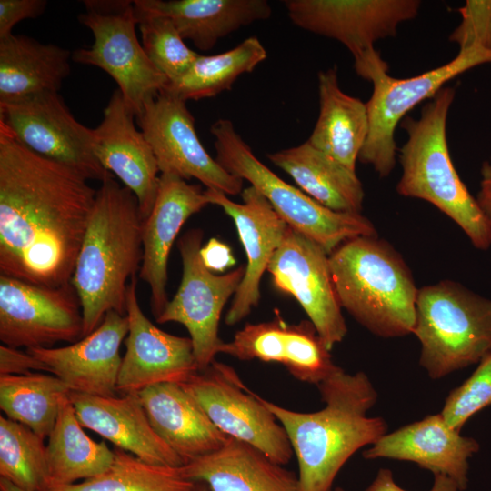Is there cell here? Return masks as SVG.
Segmentation results:
<instances>
[{
	"mask_svg": "<svg viewBox=\"0 0 491 491\" xmlns=\"http://www.w3.org/2000/svg\"><path fill=\"white\" fill-rule=\"evenodd\" d=\"M95 195L85 177L0 124V274L45 286L71 282Z\"/></svg>",
	"mask_w": 491,
	"mask_h": 491,
	"instance_id": "cell-1",
	"label": "cell"
},
{
	"mask_svg": "<svg viewBox=\"0 0 491 491\" xmlns=\"http://www.w3.org/2000/svg\"><path fill=\"white\" fill-rule=\"evenodd\" d=\"M325 407L292 411L260 396L284 427L298 462L301 491H330L345 463L357 450L386 434L382 417H369L377 393L364 372L337 367L317 386Z\"/></svg>",
	"mask_w": 491,
	"mask_h": 491,
	"instance_id": "cell-2",
	"label": "cell"
},
{
	"mask_svg": "<svg viewBox=\"0 0 491 491\" xmlns=\"http://www.w3.org/2000/svg\"><path fill=\"white\" fill-rule=\"evenodd\" d=\"M143 221L130 189L113 175L101 182L71 278L81 302L83 337L109 311L125 315L127 281L143 260Z\"/></svg>",
	"mask_w": 491,
	"mask_h": 491,
	"instance_id": "cell-3",
	"label": "cell"
},
{
	"mask_svg": "<svg viewBox=\"0 0 491 491\" xmlns=\"http://www.w3.org/2000/svg\"><path fill=\"white\" fill-rule=\"evenodd\" d=\"M456 91L446 86L422 107L418 118L405 116L407 139L398 151L400 195L426 201L451 218L480 250L491 246V225L458 175L448 149L446 120Z\"/></svg>",
	"mask_w": 491,
	"mask_h": 491,
	"instance_id": "cell-4",
	"label": "cell"
},
{
	"mask_svg": "<svg viewBox=\"0 0 491 491\" xmlns=\"http://www.w3.org/2000/svg\"><path fill=\"white\" fill-rule=\"evenodd\" d=\"M328 258L342 308L376 336L412 334L418 288L392 246L377 236H358L342 243Z\"/></svg>",
	"mask_w": 491,
	"mask_h": 491,
	"instance_id": "cell-5",
	"label": "cell"
},
{
	"mask_svg": "<svg viewBox=\"0 0 491 491\" xmlns=\"http://www.w3.org/2000/svg\"><path fill=\"white\" fill-rule=\"evenodd\" d=\"M412 334L433 379L479 363L491 352V300L452 280L423 286Z\"/></svg>",
	"mask_w": 491,
	"mask_h": 491,
	"instance_id": "cell-6",
	"label": "cell"
},
{
	"mask_svg": "<svg viewBox=\"0 0 491 491\" xmlns=\"http://www.w3.org/2000/svg\"><path fill=\"white\" fill-rule=\"evenodd\" d=\"M210 132L216 161L230 174L249 182L290 228L316 243L328 255L349 239L377 236L371 221L361 214L330 210L282 180L257 159L231 120L215 121Z\"/></svg>",
	"mask_w": 491,
	"mask_h": 491,
	"instance_id": "cell-7",
	"label": "cell"
},
{
	"mask_svg": "<svg viewBox=\"0 0 491 491\" xmlns=\"http://www.w3.org/2000/svg\"><path fill=\"white\" fill-rule=\"evenodd\" d=\"M486 63H491V50L471 48L421 75L395 78L388 75V66L376 49L354 62L356 74L373 84L366 102L369 131L358 160L371 165L379 177L389 175L396 161L395 131L406 114L431 99L448 81Z\"/></svg>",
	"mask_w": 491,
	"mask_h": 491,
	"instance_id": "cell-8",
	"label": "cell"
},
{
	"mask_svg": "<svg viewBox=\"0 0 491 491\" xmlns=\"http://www.w3.org/2000/svg\"><path fill=\"white\" fill-rule=\"evenodd\" d=\"M79 21L94 35L88 47L72 54L73 61L106 72L118 85L135 117L145 104L167 85V78L154 65L139 42L134 1L85 0Z\"/></svg>",
	"mask_w": 491,
	"mask_h": 491,
	"instance_id": "cell-9",
	"label": "cell"
},
{
	"mask_svg": "<svg viewBox=\"0 0 491 491\" xmlns=\"http://www.w3.org/2000/svg\"><path fill=\"white\" fill-rule=\"evenodd\" d=\"M180 385L226 436L258 448L282 466L291 460L294 451L284 427L232 366L214 360Z\"/></svg>",
	"mask_w": 491,
	"mask_h": 491,
	"instance_id": "cell-10",
	"label": "cell"
},
{
	"mask_svg": "<svg viewBox=\"0 0 491 491\" xmlns=\"http://www.w3.org/2000/svg\"><path fill=\"white\" fill-rule=\"evenodd\" d=\"M203 231L190 229L178 240L183 276L180 286L156 322H177L187 329L199 371L205 370L219 354L223 341L218 326L224 306L235 295L246 271L240 266L225 275H215L201 257Z\"/></svg>",
	"mask_w": 491,
	"mask_h": 491,
	"instance_id": "cell-11",
	"label": "cell"
},
{
	"mask_svg": "<svg viewBox=\"0 0 491 491\" xmlns=\"http://www.w3.org/2000/svg\"><path fill=\"white\" fill-rule=\"evenodd\" d=\"M0 124L31 151L72 168L87 180L103 182L113 175L94 155L93 129L74 117L58 92L0 103Z\"/></svg>",
	"mask_w": 491,
	"mask_h": 491,
	"instance_id": "cell-12",
	"label": "cell"
},
{
	"mask_svg": "<svg viewBox=\"0 0 491 491\" xmlns=\"http://www.w3.org/2000/svg\"><path fill=\"white\" fill-rule=\"evenodd\" d=\"M83 326L81 302L71 282L45 286L0 275L3 345L29 349L76 342Z\"/></svg>",
	"mask_w": 491,
	"mask_h": 491,
	"instance_id": "cell-13",
	"label": "cell"
},
{
	"mask_svg": "<svg viewBox=\"0 0 491 491\" xmlns=\"http://www.w3.org/2000/svg\"><path fill=\"white\" fill-rule=\"evenodd\" d=\"M185 103L162 91L147 101L135 117L161 174H173L186 181L195 178L206 188L226 195L240 194L243 180L226 171L207 153Z\"/></svg>",
	"mask_w": 491,
	"mask_h": 491,
	"instance_id": "cell-14",
	"label": "cell"
},
{
	"mask_svg": "<svg viewBox=\"0 0 491 491\" xmlns=\"http://www.w3.org/2000/svg\"><path fill=\"white\" fill-rule=\"evenodd\" d=\"M328 256L316 243L288 227L267 271L275 288L294 296L331 350L344 339L347 327Z\"/></svg>",
	"mask_w": 491,
	"mask_h": 491,
	"instance_id": "cell-15",
	"label": "cell"
},
{
	"mask_svg": "<svg viewBox=\"0 0 491 491\" xmlns=\"http://www.w3.org/2000/svg\"><path fill=\"white\" fill-rule=\"evenodd\" d=\"M296 26L343 44L354 61L395 36L398 25L416 18L419 0H286Z\"/></svg>",
	"mask_w": 491,
	"mask_h": 491,
	"instance_id": "cell-16",
	"label": "cell"
},
{
	"mask_svg": "<svg viewBox=\"0 0 491 491\" xmlns=\"http://www.w3.org/2000/svg\"><path fill=\"white\" fill-rule=\"evenodd\" d=\"M136 284L134 276L126 289L128 334L116 386L121 394L138 393L160 383L183 384L199 371L190 337L174 336L155 326L140 307Z\"/></svg>",
	"mask_w": 491,
	"mask_h": 491,
	"instance_id": "cell-17",
	"label": "cell"
},
{
	"mask_svg": "<svg viewBox=\"0 0 491 491\" xmlns=\"http://www.w3.org/2000/svg\"><path fill=\"white\" fill-rule=\"evenodd\" d=\"M219 353L242 361L278 363L296 379L317 386L338 366L310 320L286 323L279 314L270 321L246 324Z\"/></svg>",
	"mask_w": 491,
	"mask_h": 491,
	"instance_id": "cell-18",
	"label": "cell"
},
{
	"mask_svg": "<svg viewBox=\"0 0 491 491\" xmlns=\"http://www.w3.org/2000/svg\"><path fill=\"white\" fill-rule=\"evenodd\" d=\"M205 194L210 204L220 206L233 219L246 255L244 277L225 318L227 326H234L258 305L262 276L289 226L252 185L242 191L243 203L215 189L206 188Z\"/></svg>",
	"mask_w": 491,
	"mask_h": 491,
	"instance_id": "cell-19",
	"label": "cell"
},
{
	"mask_svg": "<svg viewBox=\"0 0 491 491\" xmlns=\"http://www.w3.org/2000/svg\"><path fill=\"white\" fill-rule=\"evenodd\" d=\"M135 119L122 93L115 89L102 121L93 129L92 149L100 165L135 194L145 220L157 195L160 170L149 143L135 127Z\"/></svg>",
	"mask_w": 491,
	"mask_h": 491,
	"instance_id": "cell-20",
	"label": "cell"
},
{
	"mask_svg": "<svg viewBox=\"0 0 491 491\" xmlns=\"http://www.w3.org/2000/svg\"><path fill=\"white\" fill-rule=\"evenodd\" d=\"M128 334L125 315L109 311L89 335L63 347L26 349L73 392L102 396L116 395L122 363L120 346Z\"/></svg>",
	"mask_w": 491,
	"mask_h": 491,
	"instance_id": "cell-21",
	"label": "cell"
},
{
	"mask_svg": "<svg viewBox=\"0 0 491 491\" xmlns=\"http://www.w3.org/2000/svg\"><path fill=\"white\" fill-rule=\"evenodd\" d=\"M209 204L200 185L188 184L173 174L160 175L154 206L143 221V260L139 270L140 278L149 286L155 319L169 302L167 262L173 244L186 220Z\"/></svg>",
	"mask_w": 491,
	"mask_h": 491,
	"instance_id": "cell-22",
	"label": "cell"
},
{
	"mask_svg": "<svg viewBox=\"0 0 491 491\" xmlns=\"http://www.w3.org/2000/svg\"><path fill=\"white\" fill-rule=\"evenodd\" d=\"M478 450L476 439L461 436L439 413L385 434L362 455L414 462L434 475L449 476L462 491L467 486L468 459Z\"/></svg>",
	"mask_w": 491,
	"mask_h": 491,
	"instance_id": "cell-23",
	"label": "cell"
},
{
	"mask_svg": "<svg viewBox=\"0 0 491 491\" xmlns=\"http://www.w3.org/2000/svg\"><path fill=\"white\" fill-rule=\"evenodd\" d=\"M77 419L88 428L148 464L181 467L184 461L156 434L137 393L122 396L71 391Z\"/></svg>",
	"mask_w": 491,
	"mask_h": 491,
	"instance_id": "cell-24",
	"label": "cell"
},
{
	"mask_svg": "<svg viewBox=\"0 0 491 491\" xmlns=\"http://www.w3.org/2000/svg\"><path fill=\"white\" fill-rule=\"evenodd\" d=\"M137 394L154 430L185 464L226 443L229 436L180 384H155Z\"/></svg>",
	"mask_w": 491,
	"mask_h": 491,
	"instance_id": "cell-25",
	"label": "cell"
},
{
	"mask_svg": "<svg viewBox=\"0 0 491 491\" xmlns=\"http://www.w3.org/2000/svg\"><path fill=\"white\" fill-rule=\"evenodd\" d=\"M181 470L209 491H301L298 476L258 448L229 436L217 451L194 459Z\"/></svg>",
	"mask_w": 491,
	"mask_h": 491,
	"instance_id": "cell-26",
	"label": "cell"
},
{
	"mask_svg": "<svg viewBox=\"0 0 491 491\" xmlns=\"http://www.w3.org/2000/svg\"><path fill=\"white\" fill-rule=\"evenodd\" d=\"M142 8L167 16L184 40L201 51L222 37L271 16L266 0H135Z\"/></svg>",
	"mask_w": 491,
	"mask_h": 491,
	"instance_id": "cell-27",
	"label": "cell"
},
{
	"mask_svg": "<svg viewBox=\"0 0 491 491\" xmlns=\"http://www.w3.org/2000/svg\"><path fill=\"white\" fill-rule=\"evenodd\" d=\"M317 86L319 115L307 142L356 171L369 131L366 103L341 90L336 66L318 73Z\"/></svg>",
	"mask_w": 491,
	"mask_h": 491,
	"instance_id": "cell-28",
	"label": "cell"
},
{
	"mask_svg": "<svg viewBox=\"0 0 491 491\" xmlns=\"http://www.w3.org/2000/svg\"><path fill=\"white\" fill-rule=\"evenodd\" d=\"M267 157L320 205L336 212L361 214L365 192L356 171L307 141L268 154Z\"/></svg>",
	"mask_w": 491,
	"mask_h": 491,
	"instance_id": "cell-29",
	"label": "cell"
},
{
	"mask_svg": "<svg viewBox=\"0 0 491 491\" xmlns=\"http://www.w3.org/2000/svg\"><path fill=\"white\" fill-rule=\"evenodd\" d=\"M72 54L22 35L0 39V103L58 92L69 75Z\"/></svg>",
	"mask_w": 491,
	"mask_h": 491,
	"instance_id": "cell-30",
	"label": "cell"
},
{
	"mask_svg": "<svg viewBox=\"0 0 491 491\" xmlns=\"http://www.w3.org/2000/svg\"><path fill=\"white\" fill-rule=\"evenodd\" d=\"M47 439L48 489L95 477L115 458L105 442H95L84 432L70 398L62 405Z\"/></svg>",
	"mask_w": 491,
	"mask_h": 491,
	"instance_id": "cell-31",
	"label": "cell"
},
{
	"mask_svg": "<svg viewBox=\"0 0 491 491\" xmlns=\"http://www.w3.org/2000/svg\"><path fill=\"white\" fill-rule=\"evenodd\" d=\"M70 393L71 389L54 375H0L1 410L44 439L52 431Z\"/></svg>",
	"mask_w": 491,
	"mask_h": 491,
	"instance_id": "cell-32",
	"label": "cell"
},
{
	"mask_svg": "<svg viewBox=\"0 0 491 491\" xmlns=\"http://www.w3.org/2000/svg\"><path fill=\"white\" fill-rule=\"evenodd\" d=\"M266 57L262 43L251 36L226 52L199 55L186 73L163 91L185 102L211 98L231 90L240 75L252 72Z\"/></svg>",
	"mask_w": 491,
	"mask_h": 491,
	"instance_id": "cell-33",
	"label": "cell"
},
{
	"mask_svg": "<svg viewBox=\"0 0 491 491\" xmlns=\"http://www.w3.org/2000/svg\"><path fill=\"white\" fill-rule=\"evenodd\" d=\"M104 473L82 482L51 487L45 491H194L195 482L181 467L148 464L118 447Z\"/></svg>",
	"mask_w": 491,
	"mask_h": 491,
	"instance_id": "cell-34",
	"label": "cell"
},
{
	"mask_svg": "<svg viewBox=\"0 0 491 491\" xmlns=\"http://www.w3.org/2000/svg\"><path fill=\"white\" fill-rule=\"evenodd\" d=\"M0 478L23 491L49 487L44 438L25 425L0 416Z\"/></svg>",
	"mask_w": 491,
	"mask_h": 491,
	"instance_id": "cell-35",
	"label": "cell"
},
{
	"mask_svg": "<svg viewBox=\"0 0 491 491\" xmlns=\"http://www.w3.org/2000/svg\"><path fill=\"white\" fill-rule=\"evenodd\" d=\"M134 8L145 54L168 84L177 81L199 54L185 45L167 16L142 8L135 2Z\"/></svg>",
	"mask_w": 491,
	"mask_h": 491,
	"instance_id": "cell-36",
	"label": "cell"
},
{
	"mask_svg": "<svg viewBox=\"0 0 491 491\" xmlns=\"http://www.w3.org/2000/svg\"><path fill=\"white\" fill-rule=\"evenodd\" d=\"M491 406V352L472 375L446 398L440 413L454 429L461 431L470 417Z\"/></svg>",
	"mask_w": 491,
	"mask_h": 491,
	"instance_id": "cell-37",
	"label": "cell"
},
{
	"mask_svg": "<svg viewBox=\"0 0 491 491\" xmlns=\"http://www.w3.org/2000/svg\"><path fill=\"white\" fill-rule=\"evenodd\" d=\"M461 23L449 35L459 52L471 48L491 50V0H467L460 7Z\"/></svg>",
	"mask_w": 491,
	"mask_h": 491,
	"instance_id": "cell-38",
	"label": "cell"
},
{
	"mask_svg": "<svg viewBox=\"0 0 491 491\" xmlns=\"http://www.w3.org/2000/svg\"><path fill=\"white\" fill-rule=\"evenodd\" d=\"M46 5L45 0H0V39L13 35L20 21L41 15Z\"/></svg>",
	"mask_w": 491,
	"mask_h": 491,
	"instance_id": "cell-39",
	"label": "cell"
},
{
	"mask_svg": "<svg viewBox=\"0 0 491 491\" xmlns=\"http://www.w3.org/2000/svg\"><path fill=\"white\" fill-rule=\"evenodd\" d=\"M46 371L45 365L28 351L0 346V375H23Z\"/></svg>",
	"mask_w": 491,
	"mask_h": 491,
	"instance_id": "cell-40",
	"label": "cell"
},
{
	"mask_svg": "<svg viewBox=\"0 0 491 491\" xmlns=\"http://www.w3.org/2000/svg\"><path fill=\"white\" fill-rule=\"evenodd\" d=\"M365 491H406L394 480L393 473L381 468L374 481ZM430 491H460L457 484L449 476L442 474L434 475V484Z\"/></svg>",
	"mask_w": 491,
	"mask_h": 491,
	"instance_id": "cell-41",
	"label": "cell"
},
{
	"mask_svg": "<svg viewBox=\"0 0 491 491\" xmlns=\"http://www.w3.org/2000/svg\"><path fill=\"white\" fill-rule=\"evenodd\" d=\"M200 257L210 271L222 273L235 264L231 248L216 238H211L200 249Z\"/></svg>",
	"mask_w": 491,
	"mask_h": 491,
	"instance_id": "cell-42",
	"label": "cell"
},
{
	"mask_svg": "<svg viewBox=\"0 0 491 491\" xmlns=\"http://www.w3.org/2000/svg\"><path fill=\"white\" fill-rule=\"evenodd\" d=\"M480 175L479 191L476 199L486 219L491 225V158L482 164Z\"/></svg>",
	"mask_w": 491,
	"mask_h": 491,
	"instance_id": "cell-43",
	"label": "cell"
},
{
	"mask_svg": "<svg viewBox=\"0 0 491 491\" xmlns=\"http://www.w3.org/2000/svg\"><path fill=\"white\" fill-rule=\"evenodd\" d=\"M0 491H23L9 481L0 478Z\"/></svg>",
	"mask_w": 491,
	"mask_h": 491,
	"instance_id": "cell-44",
	"label": "cell"
},
{
	"mask_svg": "<svg viewBox=\"0 0 491 491\" xmlns=\"http://www.w3.org/2000/svg\"><path fill=\"white\" fill-rule=\"evenodd\" d=\"M194 491H209V489L204 482L196 481Z\"/></svg>",
	"mask_w": 491,
	"mask_h": 491,
	"instance_id": "cell-45",
	"label": "cell"
},
{
	"mask_svg": "<svg viewBox=\"0 0 491 491\" xmlns=\"http://www.w3.org/2000/svg\"><path fill=\"white\" fill-rule=\"evenodd\" d=\"M330 491H345L342 487H336L335 489H331Z\"/></svg>",
	"mask_w": 491,
	"mask_h": 491,
	"instance_id": "cell-46",
	"label": "cell"
}]
</instances>
